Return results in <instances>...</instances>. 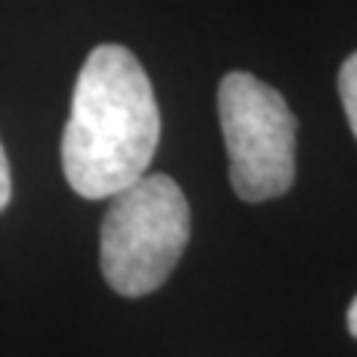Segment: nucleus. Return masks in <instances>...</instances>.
Returning a JSON list of instances; mask_svg holds the SVG:
<instances>
[{
  "label": "nucleus",
  "mask_w": 357,
  "mask_h": 357,
  "mask_svg": "<svg viewBox=\"0 0 357 357\" xmlns=\"http://www.w3.org/2000/svg\"><path fill=\"white\" fill-rule=\"evenodd\" d=\"M161 114L137 57L122 45L89 51L63 131V173L86 199L114 197L149 173Z\"/></svg>",
  "instance_id": "obj_1"
},
{
  "label": "nucleus",
  "mask_w": 357,
  "mask_h": 357,
  "mask_svg": "<svg viewBox=\"0 0 357 357\" xmlns=\"http://www.w3.org/2000/svg\"><path fill=\"white\" fill-rule=\"evenodd\" d=\"M191 238V208L170 176L146 173L110 197L98 262L114 292L140 298L173 274Z\"/></svg>",
  "instance_id": "obj_2"
},
{
  "label": "nucleus",
  "mask_w": 357,
  "mask_h": 357,
  "mask_svg": "<svg viewBox=\"0 0 357 357\" xmlns=\"http://www.w3.org/2000/svg\"><path fill=\"white\" fill-rule=\"evenodd\" d=\"M218 114L232 191L244 203L283 197L295 182V116L286 98L250 72H229L218 86Z\"/></svg>",
  "instance_id": "obj_3"
},
{
  "label": "nucleus",
  "mask_w": 357,
  "mask_h": 357,
  "mask_svg": "<svg viewBox=\"0 0 357 357\" xmlns=\"http://www.w3.org/2000/svg\"><path fill=\"white\" fill-rule=\"evenodd\" d=\"M337 84H340V98H342L345 116H349V126H351L354 137H357V51L342 63Z\"/></svg>",
  "instance_id": "obj_4"
},
{
  "label": "nucleus",
  "mask_w": 357,
  "mask_h": 357,
  "mask_svg": "<svg viewBox=\"0 0 357 357\" xmlns=\"http://www.w3.org/2000/svg\"><path fill=\"white\" fill-rule=\"evenodd\" d=\"M13 199V176H9V161L3 152V143H0V211L9 206Z\"/></svg>",
  "instance_id": "obj_5"
},
{
  "label": "nucleus",
  "mask_w": 357,
  "mask_h": 357,
  "mask_svg": "<svg viewBox=\"0 0 357 357\" xmlns=\"http://www.w3.org/2000/svg\"><path fill=\"white\" fill-rule=\"evenodd\" d=\"M345 325H349V333L357 340V295H354V301L349 304V312H345Z\"/></svg>",
  "instance_id": "obj_6"
}]
</instances>
